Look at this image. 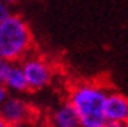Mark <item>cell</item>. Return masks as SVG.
<instances>
[{
	"label": "cell",
	"mask_w": 128,
	"mask_h": 127,
	"mask_svg": "<svg viewBox=\"0 0 128 127\" xmlns=\"http://www.w3.org/2000/svg\"><path fill=\"white\" fill-rule=\"evenodd\" d=\"M108 89L98 83L82 82L71 87L68 101L74 107L81 127H104L107 120L105 104Z\"/></svg>",
	"instance_id": "cell-1"
},
{
	"label": "cell",
	"mask_w": 128,
	"mask_h": 127,
	"mask_svg": "<svg viewBox=\"0 0 128 127\" xmlns=\"http://www.w3.org/2000/svg\"><path fill=\"white\" fill-rule=\"evenodd\" d=\"M33 34L27 22L17 14L0 23V57L9 63L22 61L30 54Z\"/></svg>",
	"instance_id": "cell-2"
},
{
	"label": "cell",
	"mask_w": 128,
	"mask_h": 127,
	"mask_svg": "<svg viewBox=\"0 0 128 127\" xmlns=\"http://www.w3.org/2000/svg\"><path fill=\"white\" fill-rule=\"evenodd\" d=\"M22 67L26 74L30 90H41L47 87L53 80V67L46 59L36 54H28L22 60Z\"/></svg>",
	"instance_id": "cell-3"
},
{
	"label": "cell",
	"mask_w": 128,
	"mask_h": 127,
	"mask_svg": "<svg viewBox=\"0 0 128 127\" xmlns=\"http://www.w3.org/2000/svg\"><path fill=\"white\" fill-rule=\"evenodd\" d=\"M0 114L13 127H22L33 121L36 111L27 100L17 96H9V99L0 106Z\"/></svg>",
	"instance_id": "cell-4"
},
{
	"label": "cell",
	"mask_w": 128,
	"mask_h": 127,
	"mask_svg": "<svg viewBox=\"0 0 128 127\" xmlns=\"http://www.w3.org/2000/svg\"><path fill=\"white\" fill-rule=\"evenodd\" d=\"M105 116L108 121H128V97L118 91H108Z\"/></svg>",
	"instance_id": "cell-5"
},
{
	"label": "cell",
	"mask_w": 128,
	"mask_h": 127,
	"mask_svg": "<svg viewBox=\"0 0 128 127\" xmlns=\"http://www.w3.org/2000/svg\"><path fill=\"white\" fill-rule=\"evenodd\" d=\"M48 127H81L76 110L70 101L61 103L51 110L50 116L47 118Z\"/></svg>",
	"instance_id": "cell-6"
},
{
	"label": "cell",
	"mask_w": 128,
	"mask_h": 127,
	"mask_svg": "<svg viewBox=\"0 0 128 127\" xmlns=\"http://www.w3.org/2000/svg\"><path fill=\"white\" fill-rule=\"evenodd\" d=\"M3 84L7 87V90L13 91V93H24V91L30 90L23 67L18 63H10Z\"/></svg>",
	"instance_id": "cell-7"
},
{
	"label": "cell",
	"mask_w": 128,
	"mask_h": 127,
	"mask_svg": "<svg viewBox=\"0 0 128 127\" xmlns=\"http://www.w3.org/2000/svg\"><path fill=\"white\" fill-rule=\"evenodd\" d=\"M10 16H13L12 13V7H10V3L6 2V0H0V23L7 20Z\"/></svg>",
	"instance_id": "cell-8"
},
{
	"label": "cell",
	"mask_w": 128,
	"mask_h": 127,
	"mask_svg": "<svg viewBox=\"0 0 128 127\" xmlns=\"http://www.w3.org/2000/svg\"><path fill=\"white\" fill-rule=\"evenodd\" d=\"M9 67H10L9 61H6V60H3L2 57H0V83L4 82V77H6V74H7Z\"/></svg>",
	"instance_id": "cell-9"
},
{
	"label": "cell",
	"mask_w": 128,
	"mask_h": 127,
	"mask_svg": "<svg viewBox=\"0 0 128 127\" xmlns=\"http://www.w3.org/2000/svg\"><path fill=\"white\" fill-rule=\"evenodd\" d=\"M7 99H9V90H7V87L3 83H0V106L3 104Z\"/></svg>",
	"instance_id": "cell-10"
},
{
	"label": "cell",
	"mask_w": 128,
	"mask_h": 127,
	"mask_svg": "<svg viewBox=\"0 0 128 127\" xmlns=\"http://www.w3.org/2000/svg\"><path fill=\"white\" fill-rule=\"evenodd\" d=\"M104 127H125V123H120V121H107Z\"/></svg>",
	"instance_id": "cell-11"
},
{
	"label": "cell",
	"mask_w": 128,
	"mask_h": 127,
	"mask_svg": "<svg viewBox=\"0 0 128 127\" xmlns=\"http://www.w3.org/2000/svg\"><path fill=\"white\" fill-rule=\"evenodd\" d=\"M0 127H13V126H12V124H9L4 118L2 117V114H0Z\"/></svg>",
	"instance_id": "cell-12"
},
{
	"label": "cell",
	"mask_w": 128,
	"mask_h": 127,
	"mask_svg": "<svg viewBox=\"0 0 128 127\" xmlns=\"http://www.w3.org/2000/svg\"><path fill=\"white\" fill-rule=\"evenodd\" d=\"M125 127H128V121H127V123H125Z\"/></svg>",
	"instance_id": "cell-13"
},
{
	"label": "cell",
	"mask_w": 128,
	"mask_h": 127,
	"mask_svg": "<svg viewBox=\"0 0 128 127\" xmlns=\"http://www.w3.org/2000/svg\"><path fill=\"white\" fill-rule=\"evenodd\" d=\"M6 2H9V3H10V2H13V0H6Z\"/></svg>",
	"instance_id": "cell-14"
}]
</instances>
